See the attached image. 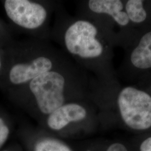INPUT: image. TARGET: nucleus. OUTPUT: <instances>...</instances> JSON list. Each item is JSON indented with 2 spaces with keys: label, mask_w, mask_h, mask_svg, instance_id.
<instances>
[{
  "label": "nucleus",
  "mask_w": 151,
  "mask_h": 151,
  "mask_svg": "<svg viewBox=\"0 0 151 151\" xmlns=\"http://www.w3.org/2000/svg\"><path fill=\"white\" fill-rule=\"evenodd\" d=\"M58 2L38 0H6L7 16L30 38L50 39V22Z\"/></svg>",
  "instance_id": "4"
},
{
  "label": "nucleus",
  "mask_w": 151,
  "mask_h": 151,
  "mask_svg": "<svg viewBox=\"0 0 151 151\" xmlns=\"http://www.w3.org/2000/svg\"><path fill=\"white\" fill-rule=\"evenodd\" d=\"M9 129L3 119L0 118V147L3 145L7 138Z\"/></svg>",
  "instance_id": "11"
},
{
  "label": "nucleus",
  "mask_w": 151,
  "mask_h": 151,
  "mask_svg": "<svg viewBox=\"0 0 151 151\" xmlns=\"http://www.w3.org/2000/svg\"><path fill=\"white\" fill-rule=\"evenodd\" d=\"M130 60L132 65L137 68H151V31L142 37L138 46L131 54Z\"/></svg>",
  "instance_id": "8"
},
{
  "label": "nucleus",
  "mask_w": 151,
  "mask_h": 151,
  "mask_svg": "<svg viewBox=\"0 0 151 151\" xmlns=\"http://www.w3.org/2000/svg\"><path fill=\"white\" fill-rule=\"evenodd\" d=\"M121 116L125 123L135 130H146L151 127V97L146 92L127 87L118 99Z\"/></svg>",
  "instance_id": "5"
},
{
  "label": "nucleus",
  "mask_w": 151,
  "mask_h": 151,
  "mask_svg": "<svg viewBox=\"0 0 151 151\" xmlns=\"http://www.w3.org/2000/svg\"><path fill=\"white\" fill-rule=\"evenodd\" d=\"M87 10L97 15L111 16L121 26L127 25L129 19L125 11L123 5L119 0H90L87 2Z\"/></svg>",
  "instance_id": "7"
},
{
  "label": "nucleus",
  "mask_w": 151,
  "mask_h": 151,
  "mask_svg": "<svg viewBox=\"0 0 151 151\" xmlns=\"http://www.w3.org/2000/svg\"><path fill=\"white\" fill-rule=\"evenodd\" d=\"M140 151H151V137L144 140L140 147Z\"/></svg>",
  "instance_id": "13"
},
{
  "label": "nucleus",
  "mask_w": 151,
  "mask_h": 151,
  "mask_svg": "<svg viewBox=\"0 0 151 151\" xmlns=\"http://www.w3.org/2000/svg\"><path fill=\"white\" fill-rule=\"evenodd\" d=\"M35 151H72L59 140L47 139L40 141L35 147Z\"/></svg>",
  "instance_id": "10"
},
{
  "label": "nucleus",
  "mask_w": 151,
  "mask_h": 151,
  "mask_svg": "<svg viewBox=\"0 0 151 151\" xmlns=\"http://www.w3.org/2000/svg\"><path fill=\"white\" fill-rule=\"evenodd\" d=\"M106 151H128L126 147L120 143H114L108 148Z\"/></svg>",
  "instance_id": "12"
},
{
  "label": "nucleus",
  "mask_w": 151,
  "mask_h": 151,
  "mask_svg": "<svg viewBox=\"0 0 151 151\" xmlns=\"http://www.w3.org/2000/svg\"><path fill=\"white\" fill-rule=\"evenodd\" d=\"M2 57L0 54V71L2 70Z\"/></svg>",
  "instance_id": "14"
},
{
  "label": "nucleus",
  "mask_w": 151,
  "mask_h": 151,
  "mask_svg": "<svg viewBox=\"0 0 151 151\" xmlns=\"http://www.w3.org/2000/svg\"><path fill=\"white\" fill-rule=\"evenodd\" d=\"M15 52V59L8 73L10 83L15 88L71 60L48 40L25 39L19 43Z\"/></svg>",
  "instance_id": "3"
},
{
  "label": "nucleus",
  "mask_w": 151,
  "mask_h": 151,
  "mask_svg": "<svg viewBox=\"0 0 151 151\" xmlns=\"http://www.w3.org/2000/svg\"><path fill=\"white\" fill-rule=\"evenodd\" d=\"M87 110L75 102L67 103L48 115L47 124L52 129L59 130L72 123L80 122L86 118Z\"/></svg>",
  "instance_id": "6"
},
{
  "label": "nucleus",
  "mask_w": 151,
  "mask_h": 151,
  "mask_svg": "<svg viewBox=\"0 0 151 151\" xmlns=\"http://www.w3.org/2000/svg\"><path fill=\"white\" fill-rule=\"evenodd\" d=\"M143 5V1L141 0H129L127 2L125 12L129 20L135 23H140L146 20L147 12Z\"/></svg>",
  "instance_id": "9"
},
{
  "label": "nucleus",
  "mask_w": 151,
  "mask_h": 151,
  "mask_svg": "<svg viewBox=\"0 0 151 151\" xmlns=\"http://www.w3.org/2000/svg\"><path fill=\"white\" fill-rule=\"evenodd\" d=\"M82 88L81 76L72 60L46 72L19 88L24 97L31 98L38 110L48 115L69 102Z\"/></svg>",
  "instance_id": "2"
},
{
  "label": "nucleus",
  "mask_w": 151,
  "mask_h": 151,
  "mask_svg": "<svg viewBox=\"0 0 151 151\" xmlns=\"http://www.w3.org/2000/svg\"><path fill=\"white\" fill-rule=\"evenodd\" d=\"M50 39L57 44L70 59L80 63L99 61L105 53L99 30L92 22L73 17L65 10L60 2L54 12Z\"/></svg>",
  "instance_id": "1"
}]
</instances>
